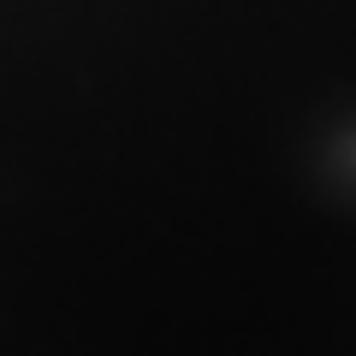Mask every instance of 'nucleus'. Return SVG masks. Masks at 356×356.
Returning a JSON list of instances; mask_svg holds the SVG:
<instances>
[]
</instances>
